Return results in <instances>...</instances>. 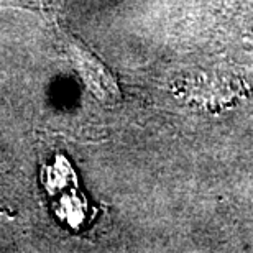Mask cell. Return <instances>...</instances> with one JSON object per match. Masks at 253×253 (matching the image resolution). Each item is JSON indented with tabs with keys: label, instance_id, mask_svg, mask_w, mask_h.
I'll return each instance as SVG.
<instances>
[{
	"label": "cell",
	"instance_id": "cell-1",
	"mask_svg": "<svg viewBox=\"0 0 253 253\" xmlns=\"http://www.w3.org/2000/svg\"><path fill=\"white\" fill-rule=\"evenodd\" d=\"M68 54L95 99H99L102 104H117L122 99L114 74L87 46H84L81 42L71 40L68 44Z\"/></svg>",
	"mask_w": 253,
	"mask_h": 253
}]
</instances>
